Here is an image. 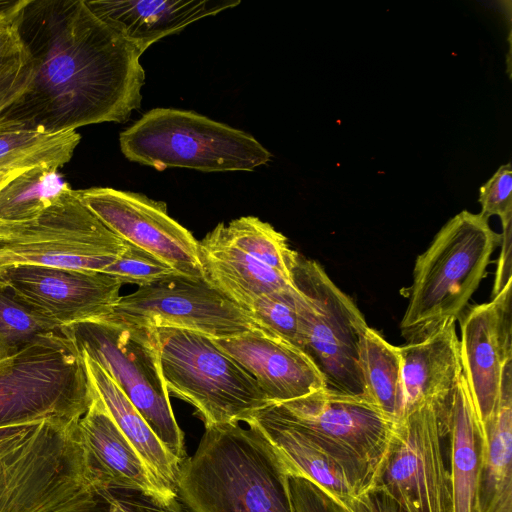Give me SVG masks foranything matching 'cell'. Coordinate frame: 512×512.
I'll return each instance as SVG.
<instances>
[{
  "instance_id": "cell-38",
  "label": "cell",
  "mask_w": 512,
  "mask_h": 512,
  "mask_svg": "<svg viewBox=\"0 0 512 512\" xmlns=\"http://www.w3.org/2000/svg\"><path fill=\"white\" fill-rule=\"evenodd\" d=\"M357 512H406L385 490L376 487L360 502Z\"/></svg>"
},
{
  "instance_id": "cell-36",
  "label": "cell",
  "mask_w": 512,
  "mask_h": 512,
  "mask_svg": "<svg viewBox=\"0 0 512 512\" xmlns=\"http://www.w3.org/2000/svg\"><path fill=\"white\" fill-rule=\"evenodd\" d=\"M290 489L295 512H346L313 482L290 476Z\"/></svg>"
},
{
  "instance_id": "cell-1",
  "label": "cell",
  "mask_w": 512,
  "mask_h": 512,
  "mask_svg": "<svg viewBox=\"0 0 512 512\" xmlns=\"http://www.w3.org/2000/svg\"><path fill=\"white\" fill-rule=\"evenodd\" d=\"M14 23L30 54L32 75L0 115V127L56 134L122 123L141 106L143 52L85 0H27Z\"/></svg>"
},
{
  "instance_id": "cell-3",
  "label": "cell",
  "mask_w": 512,
  "mask_h": 512,
  "mask_svg": "<svg viewBox=\"0 0 512 512\" xmlns=\"http://www.w3.org/2000/svg\"><path fill=\"white\" fill-rule=\"evenodd\" d=\"M205 427L181 465L177 497L189 512H295L290 473L253 425Z\"/></svg>"
},
{
  "instance_id": "cell-13",
  "label": "cell",
  "mask_w": 512,
  "mask_h": 512,
  "mask_svg": "<svg viewBox=\"0 0 512 512\" xmlns=\"http://www.w3.org/2000/svg\"><path fill=\"white\" fill-rule=\"evenodd\" d=\"M102 319L184 329L212 339L231 338L256 328L269 333L205 278L180 273L120 296L113 311Z\"/></svg>"
},
{
  "instance_id": "cell-11",
  "label": "cell",
  "mask_w": 512,
  "mask_h": 512,
  "mask_svg": "<svg viewBox=\"0 0 512 512\" xmlns=\"http://www.w3.org/2000/svg\"><path fill=\"white\" fill-rule=\"evenodd\" d=\"M274 405L369 492L377 487L396 423L364 395L323 388Z\"/></svg>"
},
{
  "instance_id": "cell-4",
  "label": "cell",
  "mask_w": 512,
  "mask_h": 512,
  "mask_svg": "<svg viewBox=\"0 0 512 512\" xmlns=\"http://www.w3.org/2000/svg\"><path fill=\"white\" fill-rule=\"evenodd\" d=\"M500 240L501 235L480 213L463 210L446 222L415 261L409 301L400 322L407 341L446 320H458Z\"/></svg>"
},
{
  "instance_id": "cell-32",
  "label": "cell",
  "mask_w": 512,
  "mask_h": 512,
  "mask_svg": "<svg viewBox=\"0 0 512 512\" xmlns=\"http://www.w3.org/2000/svg\"><path fill=\"white\" fill-rule=\"evenodd\" d=\"M31 75L32 60L18 34L14 20L1 24L0 115L22 94Z\"/></svg>"
},
{
  "instance_id": "cell-17",
  "label": "cell",
  "mask_w": 512,
  "mask_h": 512,
  "mask_svg": "<svg viewBox=\"0 0 512 512\" xmlns=\"http://www.w3.org/2000/svg\"><path fill=\"white\" fill-rule=\"evenodd\" d=\"M213 341L256 380L270 404L325 388L322 373L302 349L262 329Z\"/></svg>"
},
{
  "instance_id": "cell-19",
  "label": "cell",
  "mask_w": 512,
  "mask_h": 512,
  "mask_svg": "<svg viewBox=\"0 0 512 512\" xmlns=\"http://www.w3.org/2000/svg\"><path fill=\"white\" fill-rule=\"evenodd\" d=\"M455 323L456 320H446L398 347L405 415L428 402L440 405L450 402L462 376Z\"/></svg>"
},
{
  "instance_id": "cell-22",
  "label": "cell",
  "mask_w": 512,
  "mask_h": 512,
  "mask_svg": "<svg viewBox=\"0 0 512 512\" xmlns=\"http://www.w3.org/2000/svg\"><path fill=\"white\" fill-rule=\"evenodd\" d=\"M446 426L453 512H481L486 437L463 374L447 408Z\"/></svg>"
},
{
  "instance_id": "cell-20",
  "label": "cell",
  "mask_w": 512,
  "mask_h": 512,
  "mask_svg": "<svg viewBox=\"0 0 512 512\" xmlns=\"http://www.w3.org/2000/svg\"><path fill=\"white\" fill-rule=\"evenodd\" d=\"M89 9L144 52L165 36L228 8L239 0H85Z\"/></svg>"
},
{
  "instance_id": "cell-33",
  "label": "cell",
  "mask_w": 512,
  "mask_h": 512,
  "mask_svg": "<svg viewBox=\"0 0 512 512\" xmlns=\"http://www.w3.org/2000/svg\"><path fill=\"white\" fill-rule=\"evenodd\" d=\"M102 272L113 276L122 285L139 287L178 273L155 255L128 242L117 259Z\"/></svg>"
},
{
  "instance_id": "cell-8",
  "label": "cell",
  "mask_w": 512,
  "mask_h": 512,
  "mask_svg": "<svg viewBox=\"0 0 512 512\" xmlns=\"http://www.w3.org/2000/svg\"><path fill=\"white\" fill-rule=\"evenodd\" d=\"M92 399L83 356L70 337L0 361V427L78 421Z\"/></svg>"
},
{
  "instance_id": "cell-5",
  "label": "cell",
  "mask_w": 512,
  "mask_h": 512,
  "mask_svg": "<svg viewBox=\"0 0 512 512\" xmlns=\"http://www.w3.org/2000/svg\"><path fill=\"white\" fill-rule=\"evenodd\" d=\"M119 142L128 160L157 170L252 171L271 159L252 135L172 108L150 110L120 133Z\"/></svg>"
},
{
  "instance_id": "cell-6",
  "label": "cell",
  "mask_w": 512,
  "mask_h": 512,
  "mask_svg": "<svg viewBox=\"0 0 512 512\" xmlns=\"http://www.w3.org/2000/svg\"><path fill=\"white\" fill-rule=\"evenodd\" d=\"M80 352L97 362L142 415L163 446L187 458L160 365L157 329L109 319L66 326Z\"/></svg>"
},
{
  "instance_id": "cell-35",
  "label": "cell",
  "mask_w": 512,
  "mask_h": 512,
  "mask_svg": "<svg viewBox=\"0 0 512 512\" xmlns=\"http://www.w3.org/2000/svg\"><path fill=\"white\" fill-rule=\"evenodd\" d=\"M479 203L485 218L498 216L502 222L512 219V172L510 163L501 165L479 189Z\"/></svg>"
},
{
  "instance_id": "cell-39",
  "label": "cell",
  "mask_w": 512,
  "mask_h": 512,
  "mask_svg": "<svg viewBox=\"0 0 512 512\" xmlns=\"http://www.w3.org/2000/svg\"><path fill=\"white\" fill-rule=\"evenodd\" d=\"M27 0H0V25L14 20Z\"/></svg>"
},
{
  "instance_id": "cell-15",
  "label": "cell",
  "mask_w": 512,
  "mask_h": 512,
  "mask_svg": "<svg viewBox=\"0 0 512 512\" xmlns=\"http://www.w3.org/2000/svg\"><path fill=\"white\" fill-rule=\"evenodd\" d=\"M0 281L62 326L108 316L122 287L116 278L101 271L28 264L0 267Z\"/></svg>"
},
{
  "instance_id": "cell-29",
  "label": "cell",
  "mask_w": 512,
  "mask_h": 512,
  "mask_svg": "<svg viewBox=\"0 0 512 512\" xmlns=\"http://www.w3.org/2000/svg\"><path fill=\"white\" fill-rule=\"evenodd\" d=\"M68 188L58 169H27L0 188V221L25 222L40 216Z\"/></svg>"
},
{
  "instance_id": "cell-21",
  "label": "cell",
  "mask_w": 512,
  "mask_h": 512,
  "mask_svg": "<svg viewBox=\"0 0 512 512\" xmlns=\"http://www.w3.org/2000/svg\"><path fill=\"white\" fill-rule=\"evenodd\" d=\"M92 390V402L78 425L102 483L136 489L162 499L177 497L150 470Z\"/></svg>"
},
{
  "instance_id": "cell-34",
  "label": "cell",
  "mask_w": 512,
  "mask_h": 512,
  "mask_svg": "<svg viewBox=\"0 0 512 512\" xmlns=\"http://www.w3.org/2000/svg\"><path fill=\"white\" fill-rule=\"evenodd\" d=\"M89 512H185L178 497L162 499L136 489L103 486Z\"/></svg>"
},
{
  "instance_id": "cell-23",
  "label": "cell",
  "mask_w": 512,
  "mask_h": 512,
  "mask_svg": "<svg viewBox=\"0 0 512 512\" xmlns=\"http://www.w3.org/2000/svg\"><path fill=\"white\" fill-rule=\"evenodd\" d=\"M219 223L199 241L205 280L249 313L260 296L291 287L290 280L234 246Z\"/></svg>"
},
{
  "instance_id": "cell-25",
  "label": "cell",
  "mask_w": 512,
  "mask_h": 512,
  "mask_svg": "<svg viewBox=\"0 0 512 512\" xmlns=\"http://www.w3.org/2000/svg\"><path fill=\"white\" fill-rule=\"evenodd\" d=\"M484 431L481 512H512V360L503 368L498 403Z\"/></svg>"
},
{
  "instance_id": "cell-31",
  "label": "cell",
  "mask_w": 512,
  "mask_h": 512,
  "mask_svg": "<svg viewBox=\"0 0 512 512\" xmlns=\"http://www.w3.org/2000/svg\"><path fill=\"white\" fill-rule=\"evenodd\" d=\"M299 299L300 293L292 285L260 296L252 304L249 314L266 331L303 350Z\"/></svg>"
},
{
  "instance_id": "cell-18",
  "label": "cell",
  "mask_w": 512,
  "mask_h": 512,
  "mask_svg": "<svg viewBox=\"0 0 512 512\" xmlns=\"http://www.w3.org/2000/svg\"><path fill=\"white\" fill-rule=\"evenodd\" d=\"M246 424L255 426L271 442L290 476L313 482L346 512H357L369 491L311 436L285 418L274 404L255 412Z\"/></svg>"
},
{
  "instance_id": "cell-37",
  "label": "cell",
  "mask_w": 512,
  "mask_h": 512,
  "mask_svg": "<svg viewBox=\"0 0 512 512\" xmlns=\"http://www.w3.org/2000/svg\"><path fill=\"white\" fill-rule=\"evenodd\" d=\"M501 249L498 257L491 298L512 281V219L502 222Z\"/></svg>"
},
{
  "instance_id": "cell-10",
  "label": "cell",
  "mask_w": 512,
  "mask_h": 512,
  "mask_svg": "<svg viewBox=\"0 0 512 512\" xmlns=\"http://www.w3.org/2000/svg\"><path fill=\"white\" fill-rule=\"evenodd\" d=\"M125 246L71 187L33 220L0 221V267L28 264L102 272Z\"/></svg>"
},
{
  "instance_id": "cell-12",
  "label": "cell",
  "mask_w": 512,
  "mask_h": 512,
  "mask_svg": "<svg viewBox=\"0 0 512 512\" xmlns=\"http://www.w3.org/2000/svg\"><path fill=\"white\" fill-rule=\"evenodd\" d=\"M448 405L425 403L395 425L377 487L406 512H453Z\"/></svg>"
},
{
  "instance_id": "cell-2",
  "label": "cell",
  "mask_w": 512,
  "mask_h": 512,
  "mask_svg": "<svg viewBox=\"0 0 512 512\" xmlns=\"http://www.w3.org/2000/svg\"><path fill=\"white\" fill-rule=\"evenodd\" d=\"M78 421L0 427V512H89L106 486Z\"/></svg>"
},
{
  "instance_id": "cell-28",
  "label": "cell",
  "mask_w": 512,
  "mask_h": 512,
  "mask_svg": "<svg viewBox=\"0 0 512 512\" xmlns=\"http://www.w3.org/2000/svg\"><path fill=\"white\" fill-rule=\"evenodd\" d=\"M68 338L66 326L32 308L0 281V361L28 347Z\"/></svg>"
},
{
  "instance_id": "cell-26",
  "label": "cell",
  "mask_w": 512,
  "mask_h": 512,
  "mask_svg": "<svg viewBox=\"0 0 512 512\" xmlns=\"http://www.w3.org/2000/svg\"><path fill=\"white\" fill-rule=\"evenodd\" d=\"M359 363L363 395L393 422H400L405 416V397L398 346L368 327L361 340Z\"/></svg>"
},
{
  "instance_id": "cell-30",
  "label": "cell",
  "mask_w": 512,
  "mask_h": 512,
  "mask_svg": "<svg viewBox=\"0 0 512 512\" xmlns=\"http://www.w3.org/2000/svg\"><path fill=\"white\" fill-rule=\"evenodd\" d=\"M223 232L238 249L291 281L299 254L271 224L254 216H243L223 224Z\"/></svg>"
},
{
  "instance_id": "cell-27",
  "label": "cell",
  "mask_w": 512,
  "mask_h": 512,
  "mask_svg": "<svg viewBox=\"0 0 512 512\" xmlns=\"http://www.w3.org/2000/svg\"><path fill=\"white\" fill-rule=\"evenodd\" d=\"M80 140L76 131L47 134L18 127H0V171L37 166L58 169L70 161Z\"/></svg>"
},
{
  "instance_id": "cell-7",
  "label": "cell",
  "mask_w": 512,
  "mask_h": 512,
  "mask_svg": "<svg viewBox=\"0 0 512 512\" xmlns=\"http://www.w3.org/2000/svg\"><path fill=\"white\" fill-rule=\"evenodd\" d=\"M168 393L191 404L205 427L247 422L270 405L256 380L212 338L178 328H156Z\"/></svg>"
},
{
  "instance_id": "cell-9",
  "label": "cell",
  "mask_w": 512,
  "mask_h": 512,
  "mask_svg": "<svg viewBox=\"0 0 512 512\" xmlns=\"http://www.w3.org/2000/svg\"><path fill=\"white\" fill-rule=\"evenodd\" d=\"M291 282L300 293L303 350L322 373L325 388L363 395L359 352L369 327L363 314L315 260L299 255Z\"/></svg>"
},
{
  "instance_id": "cell-14",
  "label": "cell",
  "mask_w": 512,
  "mask_h": 512,
  "mask_svg": "<svg viewBox=\"0 0 512 512\" xmlns=\"http://www.w3.org/2000/svg\"><path fill=\"white\" fill-rule=\"evenodd\" d=\"M75 193L123 241L155 255L180 274L204 278L199 241L168 215L164 202L107 187L75 190Z\"/></svg>"
},
{
  "instance_id": "cell-40",
  "label": "cell",
  "mask_w": 512,
  "mask_h": 512,
  "mask_svg": "<svg viewBox=\"0 0 512 512\" xmlns=\"http://www.w3.org/2000/svg\"><path fill=\"white\" fill-rule=\"evenodd\" d=\"M25 170L0 171V188Z\"/></svg>"
},
{
  "instance_id": "cell-16",
  "label": "cell",
  "mask_w": 512,
  "mask_h": 512,
  "mask_svg": "<svg viewBox=\"0 0 512 512\" xmlns=\"http://www.w3.org/2000/svg\"><path fill=\"white\" fill-rule=\"evenodd\" d=\"M511 295L512 281L458 318L462 374L483 429L498 403L503 368L512 360Z\"/></svg>"
},
{
  "instance_id": "cell-24",
  "label": "cell",
  "mask_w": 512,
  "mask_h": 512,
  "mask_svg": "<svg viewBox=\"0 0 512 512\" xmlns=\"http://www.w3.org/2000/svg\"><path fill=\"white\" fill-rule=\"evenodd\" d=\"M89 382L112 419L154 475L177 495L182 463L163 446L142 415L105 370L81 352Z\"/></svg>"
}]
</instances>
